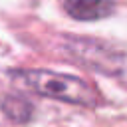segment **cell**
Wrapping results in <instances>:
<instances>
[{
  "label": "cell",
  "mask_w": 127,
  "mask_h": 127,
  "mask_svg": "<svg viewBox=\"0 0 127 127\" xmlns=\"http://www.w3.org/2000/svg\"><path fill=\"white\" fill-rule=\"evenodd\" d=\"M2 109H4V113H6L12 121H16V123H24V121H28L30 115H32V105H30L24 97H6V99L2 101Z\"/></svg>",
  "instance_id": "3957f363"
},
{
  "label": "cell",
  "mask_w": 127,
  "mask_h": 127,
  "mask_svg": "<svg viewBox=\"0 0 127 127\" xmlns=\"http://www.w3.org/2000/svg\"><path fill=\"white\" fill-rule=\"evenodd\" d=\"M64 8L73 20L93 22L113 14L115 4L113 0H65Z\"/></svg>",
  "instance_id": "7a4b0ae2"
},
{
  "label": "cell",
  "mask_w": 127,
  "mask_h": 127,
  "mask_svg": "<svg viewBox=\"0 0 127 127\" xmlns=\"http://www.w3.org/2000/svg\"><path fill=\"white\" fill-rule=\"evenodd\" d=\"M12 81L32 93L58 99L64 103L83 105V107H95L99 103V93L95 87L81 77L50 71V69H18L12 73Z\"/></svg>",
  "instance_id": "6da1fadb"
}]
</instances>
